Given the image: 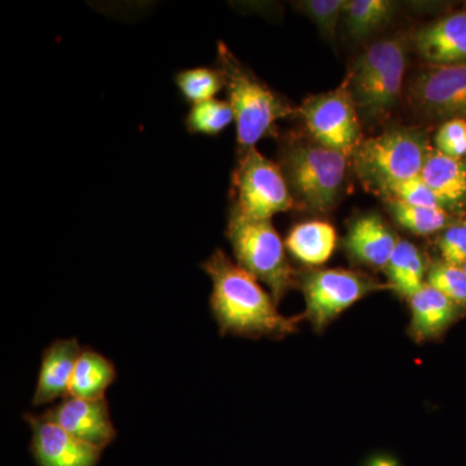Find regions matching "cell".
I'll return each mask as SVG.
<instances>
[{
	"mask_svg": "<svg viewBox=\"0 0 466 466\" xmlns=\"http://www.w3.org/2000/svg\"><path fill=\"white\" fill-rule=\"evenodd\" d=\"M462 268H464V269H465V272H466V265H465L464 267H462Z\"/></svg>",
	"mask_w": 466,
	"mask_h": 466,
	"instance_id": "31",
	"label": "cell"
},
{
	"mask_svg": "<svg viewBox=\"0 0 466 466\" xmlns=\"http://www.w3.org/2000/svg\"><path fill=\"white\" fill-rule=\"evenodd\" d=\"M227 238L238 265L265 284L276 303L280 302L296 283V272L271 220L249 219L231 211Z\"/></svg>",
	"mask_w": 466,
	"mask_h": 466,
	"instance_id": "3",
	"label": "cell"
},
{
	"mask_svg": "<svg viewBox=\"0 0 466 466\" xmlns=\"http://www.w3.org/2000/svg\"><path fill=\"white\" fill-rule=\"evenodd\" d=\"M32 452L38 466H97L103 450L78 440L42 415L26 413Z\"/></svg>",
	"mask_w": 466,
	"mask_h": 466,
	"instance_id": "11",
	"label": "cell"
},
{
	"mask_svg": "<svg viewBox=\"0 0 466 466\" xmlns=\"http://www.w3.org/2000/svg\"><path fill=\"white\" fill-rule=\"evenodd\" d=\"M235 115L231 104L225 100H208L191 106L186 116L187 130L191 134L216 137L223 133L232 122Z\"/></svg>",
	"mask_w": 466,
	"mask_h": 466,
	"instance_id": "24",
	"label": "cell"
},
{
	"mask_svg": "<svg viewBox=\"0 0 466 466\" xmlns=\"http://www.w3.org/2000/svg\"><path fill=\"white\" fill-rule=\"evenodd\" d=\"M416 50L431 66L466 63V12H456L422 27Z\"/></svg>",
	"mask_w": 466,
	"mask_h": 466,
	"instance_id": "14",
	"label": "cell"
},
{
	"mask_svg": "<svg viewBox=\"0 0 466 466\" xmlns=\"http://www.w3.org/2000/svg\"><path fill=\"white\" fill-rule=\"evenodd\" d=\"M42 416L97 449H106L116 437L106 398L88 400L67 395Z\"/></svg>",
	"mask_w": 466,
	"mask_h": 466,
	"instance_id": "12",
	"label": "cell"
},
{
	"mask_svg": "<svg viewBox=\"0 0 466 466\" xmlns=\"http://www.w3.org/2000/svg\"><path fill=\"white\" fill-rule=\"evenodd\" d=\"M232 213L249 219L271 220L296 207L280 165L257 148L241 152L232 177Z\"/></svg>",
	"mask_w": 466,
	"mask_h": 466,
	"instance_id": "7",
	"label": "cell"
},
{
	"mask_svg": "<svg viewBox=\"0 0 466 466\" xmlns=\"http://www.w3.org/2000/svg\"><path fill=\"white\" fill-rule=\"evenodd\" d=\"M116 379L115 364L100 352L86 348L76 361L69 395L81 400H101Z\"/></svg>",
	"mask_w": 466,
	"mask_h": 466,
	"instance_id": "19",
	"label": "cell"
},
{
	"mask_svg": "<svg viewBox=\"0 0 466 466\" xmlns=\"http://www.w3.org/2000/svg\"><path fill=\"white\" fill-rule=\"evenodd\" d=\"M389 287L404 299H410L426 284V262L415 244L400 240L385 268Z\"/></svg>",
	"mask_w": 466,
	"mask_h": 466,
	"instance_id": "20",
	"label": "cell"
},
{
	"mask_svg": "<svg viewBox=\"0 0 466 466\" xmlns=\"http://www.w3.org/2000/svg\"><path fill=\"white\" fill-rule=\"evenodd\" d=\"M346 3V0H308L299 3V8L328 38H334L339 17L345 14Z\"/></svg>",
	"mask_w": 466,
	"mask_h": 466,
	"instance_id": "27",
	"label": "cell"
},
{
	"mask_svg": "<svg viewBox=\"0 0 466 466\" xmlns=\"http://www.w3.org/2000/svg\"><path fill=\"white\" fill-rule=\"evenodd\" d=\"M420 175L444 208L458 205L466 198V165L460 159L431 150Z\"/></svg>",
	"mask_w": 466,
	"mask_h": 466,
	"instance_id": "18",
	"label": "cell"
},
{
	"mask_svg": "<svg viewBox=\"0 0 466 466\" xmlns=\"http://www.w3.org/2000/svg\"><path fill=\"white\" fill-rule=\"evenodd\" d=\"M438 152L447 157L460 159L466 155V121L450 119L444 122L435 135Z\"/></svg>",
	"mask_w": 466,
	"mask_h": 466,
	"instance_id": "28",
	"label": "cell"
},
{
	"mask_svg": "<svg viewBox=\"0 0 466 466\" xmlns=\"http://www.w3.org/2000/svg\"><path fill=\"white\" fill-rule=\"evenodd\" d=\"M441 258L449 265H466V220L452 223L441 233L440 241Z\"/></svg>",
	"mask_w": 466,
	"mask_h": 466,
	"instance_id": "29",
	"label": "cell"
},
{
	"mask_svg": "<svg viewBox=\"0 0 466 466\" xmlns=\"http://www.w3.org/2000/svg\"><path fill=\"white\" fill-rule=\"evenodd\" d=\"M370 466H395V464L389 459H377Z\"/></svg>",
	"mask_w": 466,
	"mask_h": 466,
	"instance_id": "30",
	"label": "cell"
},
{
	"mask_svg": "<svg viewBox=\"0 0 466 466\" xmlns=\"http://www.w3.org/2000/svg\"><path fill=\"white\" fill-rule=\"evenodd\" d=\"M425 135L412 128H390L370 137L354 153L355 167L364 182L379 192L421 174L431 153Z\"/></svg>",
	"mask_w": 466,
	"mask_h": 466,
	"instance_id": "5",
	"label": "cell"
},
{
	"mask_svg": "<svg viewBox=\"0 0 466 466\" xmlns=\"http://www.w3.org/2000/svg\"><path fill=\"white\" fill-rule=\"evenodd\" d=\"M218 63L235 115L238 148L240 152L256 148L274 130L276 122L293 109L242 66L223 42L218 45Z\"/></svg>",
	"mask_w": 466,
	"mask_h": 466,
	"instance_id": "2",
	"label": "cell"
},
{
	"mask_svg": "<svg viewBox=\"0 0 466 466\" xmlns=\"http://www.w3.org/2000/svg\"><path fill=\"white\" fill-rule=\"evenodd\" d=\"M426 283L459 305L466 308V272L462 267L446 262L435 263L428 269Z\"/></svg>",
	"mask_w": 466,
	"mask_h": 466,
	"instance_id": "25",
	"label": "cell"
},
{
	"mask_svg": "<svg viewBox=\"0 0 466 466\" xmlns=\"http://www.w3.org/2000/svg\"><path fill=\"white\" fill-rule=\"evenodd\" d=\"M210 278V308L220 333L248 339H284L296 332L300 317L281 315L271 294L223 250L201 265Z\"/></svg>",
	"mask_w": 466,
	"mask_h": 466,
	"instance_id": "1",
	"label": "cell"
},
{
	"mask_svg": "<svg viewBox=\"0 0 466 466\" xmlns=\"http://www.w3.org/2000/svg\"><path fill=\"white\" fill-rule=\"evenodd\" d=\"M299 287L305 296V318L317 330L324 329L368 294L383 289L373 279L341 268L303 272Z\"/></svg>",
	"mask_w": 466,
	"mask_h": 466,
	"instance_id": "8",
	"label": "cell"
},
{
	"mask_svg": "<svg viewBox=\"0 0 466 466\" xmlns=\"http://www.w3.org/2000/svg\"><path fill=\"white\" fill-rule=\"evenodd\" d=\"M410 299V334L417 342L431 341L455 323L462 308L426 283Z\"/></svg>",
	"mask_w": 466,
	"mask_h": 466,
	"instance_id": "16",
	"label": "cell"
},
{
	"mask_svg": "<svg viewBox=\"0 0 466 466\" xmlns=\"http://www.w3.org/2000/svg\"><path fill=\"white\" fill-rule=\"evenodd\" d=\"M382 193L388 196L390 200L415 205V207L446 208L438 200L433 191L429 188L421 175H417V177H410V179L404 180V182L392 184Z\"/></svg>",
	"mask_w": 466,
	"mask_h": 466,
	"instance_id": "26",
	"label": "cell"
},
{
	"mask_svg": "<svg viewBox=\"0 0 466 466\" xmlns=\"http://www.w3.org/2000/svg\"><path fill=\"white\" fill-rule=\"evenodd\" d=\"M82 350L76 339H56L45 350L34 391V406L64 400L69 395L70 383Z\"/></svg>",
	"mask_w": 466,
	"mask_h": 466,
	"instance_id": "13",
	"label": "cell"
},
{
	"mask_svg": "<svg viewBox=\"0 0 466 466\" xmlns=\"http://www.w3.org/2000/svg\"><path fill=\"white\" fill-rule=\"evenodd\" d=\"M388 207L395 220L415 235H433L444 231L450 226V216L446 208L415 207L395 200H389Z\"/></svg>",
	"mask_w": 466,
	"mask_h": 466,
	"instance_id": "21",
	"label": "cell"
},
{
	"mask_svg": "<svg viewBox=\"0 0 466 466\" xmlns=\"http://www.w3.org/2000/svg\"><path fill=\"white\" fill-rule=\"evenodd\" d=\"M296 113L320 146L350 156L361 144L357 106L348 86L309 97Z\"/></svg>",
	"mask_w": 466,
	"mask_h": 466,
	"instance_id": "9",
	"label": "cell"
},
{
	"mask_svg": "<svg viewBox=\"0 0 466 466\" xmlns=\"http://www.w3.org/2000/svg\"><path fill=\"white\" fill-rule=\"evenodd\" d=\"M280 161L290 191L303 205L327 211L336 204L348 156L318 143H290L281 149Z\"/></svg>",
	"mask_w": 466,
	"mask_h": 466,
	"instance_id": "4",
	"label": "cell"
},
{
	"mask_svg": "<svg viewBox=\"0 0 466 466\" xmlns=\"http://www.w3.org/2000/svg\"><path fill=\"white\" fill-rule=\"evenodd\" d=\"M400 241L381 217L367 214L352 222L343 244L357 262L370 268L385 269Z\"/></svg>",
	"mask_w": 466,
	"mask_h": 466,
	"instance_id": "15",
	"label": "cell"
},
{
	"mask_svg": "<svg viewBox=\"0 0 466 466\" xmlns=\"http://www.w3.org/2000/svg\"><path fill=\"white\" fill-rule=\"evenodd\" d=\"M336 245V229L323 220H309L294 226L285 240L291 256L311 267L324 265L332 257Z\"/></svg>",
	"mask_w": 466,
	"mask_h": 466,
	"instance_id": "17",
	"label": "cell"
},
{
	"mask_svg": "<svg viewBox=\"0 0 466 466\" xmlns=\"http://www.w3.org/2000/svg\"><path fill=\"white\" fill-rule=\"evenodd\" d=\"M410 95L425 115L465 119L466 63L429 67L417 76Z\"/></svg>",
	"mask_w": 466,
	"mask_h": 466,
	"instance_id": "10",
	"label": "cell"
},
{
	"mask_svg": "<svg viewBox=\"0 0 466 466\" xmlns=\"http://www.w3.org/2000/svg\"><path fill=\"white\" fill-rule=\"evenodd\" d=\"M175 84L183 99L191 106L216 99L219 91L225 88L219 69L207 66L182 70L175 76Z\"/></svg>",
	"mask_w": 466,
	"mask_h": 466,
	"instance_id": "23",
	"label": "cell"
},
{
	"mask_svg": "<svg viewBox=\"0 0 466 466\" xmlns=\"http://www.w3.org/2000/svg\"><path fill=\"white\" fill-rule=\"evenodd\" d=\"M392 8L394 5L388 0H350L343 14L346 26L354 38H364L390 18Z\"/></svg>",
	"mask_w": 466,
	"mask_h": 466,
	"instance_id": "22",
	"label": "cell"
},
{
	"mask_svg": "<svg viewBox=\"0 0 466 466\" xmlns=\"http://www.w3.org/2000/svg\"><path fill=\"white\" fill-rule=\"evenodd\" d=\"M406 57V45L400 38L376 42L358 57L349 88L357 108L370 118H379L397 103Z\"/></svg>",
	"mask_w": 466,
	"mask_h": 466,
	"instance_id": "6",
	"label": "cell"
}]
</instances>
